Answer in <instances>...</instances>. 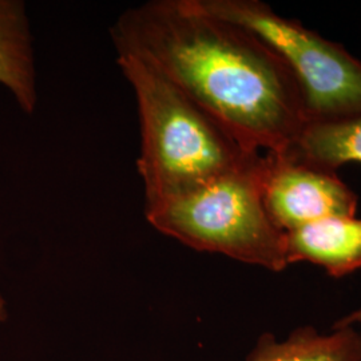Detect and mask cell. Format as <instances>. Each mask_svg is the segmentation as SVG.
<instances>
[{
	"label": "cell",
	"mask_w": 361,
	"mask_h": 361,
	"mask_svg": "<svg viewBox=\"0 0 361 361\" xmlns=\"http://www.w3.org/2000/svg\"><path fill=\"white\" fill-rule=\"evenodd\" d=\"M110 34L116 54L153 67L249 152L285 153L308 123L296 80L279 56L189 0L129 7Z\"/></svg>",
	"instance_id": "6da1fadb"
},
{
	"label": "cell",
	"mask_w": 361,
	"mask_h": 361,
	"mask_svg": "<svg viewBox=\"0 0 361 361\" xmlns=\"http://www.w3.org/2000/svg\"><path fill=\"white\" fill-rule=\"evenodd\" d=\"M135 95L145 205L185 193L243 168L262 153L246 150L219 122L142 61L116 54Z\"/></svg>",
	"instance_id": "7a4b0ae2"
},
{
	"label": "cell",
	"mask_w": 361,
	"mask_h": 361,
	"mask_svg": "<svg viewBox=\"0 0 361 361\" xmlns=\"http://www.w3.org/2000/svg\"><path fill=\"white\" fill-rule=\"evenodd\" d=\"M264 154L185 193L145 205L147 222L198 252L222 255L273 273L289 268L286 240L262 195Z\"/></svg>",
	"instance_id": "3957f363"
},
{
	"label": "cell",
	"mask_w": 361,
	"mask_h": 361,
	"mask_svg": "<svg viewBox=\"0 0 361 361\" xmlns=\"http://www.w3.org/2000/svg\"><path fill=\"white\" fill-rule=\"evenodd\" d=\"M201 13L241 27L284 63L305 104L310 122L361 113V61L296 19L259 0H189Z\"/></svg>",
	"instance_id": "277c9868"
},
{
	"label": "cell",
	"mask_w": 361,
	"mask_h": 361,
	"mask_svg": "<svg viewBox=\"0 0 361 361\" xmlns=\"http://www.w3.org/2000/svg\"><path fill=\"white\" fill-rule=\"evenodd\" d=\"M262 195L274 225L288 233L320 219L356 216L359 197L337 173L264 153Z\"/></svg>",
	"instance_id": "5b68a950"
},
{
	"label": "cell",
	"mask_w": 361,
	"mask_h": 361,
	"mask_svg": "<svg viewBox=\"0 0 361 361\" xmlns=\"http://www.w3.org/2000/svg\"><path fill=\"white\" fill-rule=\"evenodd\" d=\"M289 267L308 262L329 277L361 271V219L336 216L285 233Z\"/></svg>",
	"instance_id": "8992f818"
},
{
	"label": "cell",
	"mask_w": 361,
	"mask_h": 361,
	"mask_svg": "<svg viewBox=\"0 0 361 361\" xmlns=\"http://www.w3.org/2000/svg\"><path fill=\"white\" fill-rule=\"evenodd\" d=\"M246 361H361V332L356 326L336 325L329 332L301 325L283 338L265 332Z\"/></svg>",
	"instance_id": "52a82bcc"
},
{
	"label": "cell",
	"mask_w": 361,
	"mask_h": 361,
	"mask_svg": "<svg viewBox=\"0 0 361 361\" xmlns=\"http://www.w3.org/2000/svg\"><path fill=\"white\" fill-rule=\"evenodd\" d=\"M0 85L25 113L35 111L37 66L26 4L20 0H0Z\"/></svg>",
	"instance_id": "ba28073f"
},
{
	"label": "cell",
	"mask_w": 361,
	"mask_h": 361,
	"mask_svg": "<svg viewBox=\"0 0 361 361\" xmlns=\"http://www.w3.org/2000/svg\"><path fill=\"white\" fill-rule=\"evenodd\" d=\"M280 154L334 173L349 162L361 164V113L331 122L307 123L296 142Z\"/></svg>",
	"instance_id": "9c48e42d"
},
{
	"label": "cell",
	"mask_w": 361,
	"mask_h": 361,
	"mask_svg": "<svg viewBox=\"0 0 361 361\" xmlns=\"http://www.w3.org/2000/svg\"><path fill=\"white\" fill-rule=\"evenodd\" d=\"M334 325L336 326H356L357 328V325H361V305L356 310L344 314L343 317L337 319Z\"/></svg>",
	"instance_id": "30bf717a"
},
{
	"label": "cell",
	"mask_w": 361,
	"mask_h": 361,
	"mask_svg": "<svg viewBox=\"0 0 361 361\" xmlns=\"http://www.w3.org/2000/svg\"><path fill=\"white\" fill-rule=\"evenodd\" d=\"M7 319V308H6V301L4 298L0 296V322Z\"/></svg>",
	"instance_id": "8fae6325"
}]
</instances>
